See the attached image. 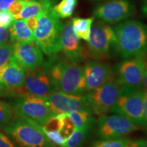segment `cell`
I'll return each instance as SVG.
<instances>
[{
	"mask_svg": "<svg viewBox=\"0 0 147 147\" xmlns=\"http://www.w3.org/2000/svg\"><path fill=\"white\" fill-rule=\"evenodd\" d=\"M12 106L4 101L0 100V128L4 127L13 119Z\"/></svg>",
	"mask_w": 147,
	"mask_h": 147,
	"instance_id": "obj_23",
	"label": "cell"
},
{
	"mask_svg": "<svg viewBox=\"0 0 147 147\" xmlns=\"http://www.w3.org/2000/svg\"><path fill=\"white\" fill-rule=\"evenodd\" d=\"M3 131L21 147H55L42 126L30 119L15 117L3 127Z\"/></svg>",
	"mask_w": 147,
	"mask_h": 147,
	"instance_id": "obj_4",
	"label": "cell"
},
{
	"mask_svg": "<svg viewBox=\"0 0 147 147\" xmlns=\"http://www.w3.org/2000/svg\"><path fill=\"white\" fill-rule=\"evenodd\" d=\"M135 12V6L129 0H112L97 5L93 15L106 24H115L131 17Z\"/></svg>",
	"mask_w": 147,
	"mask_h": 147,
	"instance_id": "obj_11",
	"label": "cell"
},
{
	"mask_svg": "<svg viewBox=\"0 0 147 147\" xmlns=\"http://www.w3.org/2000/svg\"><path fill=\"white\" fill-rule=\"evenodd\" d=\"M92 1H102V0H92Z\"/></svg>",
	"mask_w": 147,
	"mask_h": 147,
	"instance_id": "obj_37",
	"label": "cell"
},
{
	"mask_svg": "<svg viewBox=\"0 0 147 147\" xmlns=\"http://www.w3.org/2000/svg\"><path fill=\"white\" fill-rule=\"evenodd\" d=\"M58 91L49 68L45 62L36 68L26 70L23 86L18 89L15 94L18 95H34L46 97Z\"/></svg>",
	"mask_w": 147,
	"mask_h": 147,
	"instance_id": "obj_8",
	"label": "cell"
},
{
	"mask_svg": "<svg viewBox=\"0 0 147 147\" xmlns=\"http://www.w3.org/2000/svg\"><path fill=\"white\" fill-rule=\"evenodd\" d=\"M144 123L147 126V90H144Z\"/></svg>",
	"mask_w": 147,
	"mask_h": 147,
	"instance_id": "obj_33",
	"label": "cell"
},
{
	"mask_svg": "<svg viewBox=\"0 0 147 147\" xmlns=\"http://www.w3.org/2000/svg\"><path fill=\"white\" fill-rule=\"evenodd\" d=\"M121 88V86L115 79L84 95L93 113L103 116L110 112L117 102Z\"/></svg>",
	"mask_w": 147,
	"mask_h": 147,
	"instance_id": "obj_9",
	"label": "cell"
},
{
	"mask_svg": "<svg viewBox=\"0 0 147 147\" xmlns=\"http://www.w3.org/2000/svg\"><path fill=\"white\" fill-rule=\"evenodd\" d=\"M12 57L27 69L36 68L44 63L42 51L35 42H15Z\"/></svg>",
	"mask_w": 147,
	"mask_h": 147,
	"instance_id": "obj_17",
	"label": "cell"
},
{
	"mask_svg": "<svg viewBox=\"0 0 147 147\" xmlns=\"http://www.w3.org/2000/svg\"><path fill=\"white\" fill-rule=\"evenodd\" d=\"M39 24L34 32V42L48 56H53L61 51V35L63 24L53 10L46 9L38 16Z\"/></svg>",
	"mask_w": 147,
	"mask_h": 147,
	"instance_id": "obj_3",
	"label": "cell"
},
{
	"mask_svg": "<svg viewBox=\"0 0 147 147\" xmlns=\"http://www.w3.org/2000/svg\"><path fill=\"white\" fill-rule=\"evenodd\" d=\"M95 17L80 18L74 17L71 19L74 32L78 39L88 41L89 39L91 26Z\"/></svg>",
	"mask_w": 147,
	"mask_h": 147,
	"instance_id": "obj_19",
	"label": "cell"
},
{
	"mask_svg": "<svg viewBox=\"0 0 147 147\" xmlns=\"http://www.w3.org/2000/svg\"><path fill=\"white\" fill-rule=\"evenodd\" d=\"M27 1L28 0H16L10 5L8 10L13 14L14 18L23 10Z\"/></svg>",
	"mask_w": 147,
	"mask_h": 147,
	"instance_id": "obj_27",
	"label": "cell"
},
{
	"mask_svg": "<svg viewBox=\"0 0 147 147\" xmlns=\"http://www.w3.org/2000/svg\"><path fill=\"white\" fill-rule=\"evenodd\" d=\"M25 22L27 27H29L33 32L37 29V27H38V24H39V20H38V16H34V17H31L26 18Z\"/></svg>",
	"mask_w": 147,
	"mask_h": 147,
	"instance_id": "obj_29",
	"label": "cell"
},
{
	"mask_svg": "<svg viewBox=\"0 0 147 147\" xmlns=\"http://www.w3.org/2000/svg\"><path fill=\"white\" fill-rule=\"evenodd\" d=\"M9 32L7 29L0 27V46L5 45L8 41Z\"/></svg>",
	"mask_w": 147,
	"mask_h": 147,
	"instance_id": "obj_31",
	"label": "cell"
},
{
	"mask_svg": "<svg viewBox=\"0 0 147 147\" xmlns=\"http://www.w3.org/2000/svg\"><path fill=\"white\" fill-rule=\"evenodd\" d=\"M10 40L13 42H34V32L27 27L25 19H15L9 28Z\"/></svg>",
	"mask_w": 147,
	"mask_h": 147,
	"instance_id": "obj_18",
	"label": "cell"
},
{
	"mask_svg": "<svg viewBox=\"0 0 147 147\" xmlns=\"http://www.w3.org/2000/svg\"><path fill=\"white\" fill-rule=\"evenodd\" d=\"M144 90L122 86L117 102L110 112L125 117L138 126H145Z\"/></svg>",
	"mask_w": 147,
	"mask_h": 147,
	"instance_id": "obj_5",
	"label": "cell"
},
{
	"mask_svg": "<svg viewBox=\"0 0 147 147\" xmlns=\"http://www.w3.org/2000/svg\"><path fill=\"white\" fill-rule=\"evenodd\" d=\"M15 20L13 14L8 10H0V27L9 29L13 21Z\"/></svg>",
	"mask_w": 147,
	"mask_h": 147,
	"instance_id": "obj_26",
	"label": "cell"
},
{
	"mask_svg": "<svg viewBox=\"0 0 147 147\" xmlns=\"http://www.w3.org/2000/svg\"><path fill=\"white\" fill-rule=\"evenodd\" d=\"M142 12L147 16V0H143L142 3Z\"/></svg>",
	"mask_w": 147,
	"mask_h": 147,
	"instance_id": "obj_35",
	"label": "cell"
},
{
	"mask_svg": "<svg viewBox=\"0 0 147 147\" xmlns=\"http://www.w3.org/2000/svg\"><path fill=\"white\" fill-rule=\"evenodd\" d=\"M86 91L97 89L110 80H115V71L108 64L89 60L83 67Z\"/></svg>",
	"mask_w": 147,
	"mask_h": 147,
	"instance_id": "obj_16",
	"label": "cell"
},
{
	"mask_svg": "<svg viewBox=\"0 0 147 147\" xmlns=\"http://www.w3.org/2000/svg\"><path fill=\"white\" fill-rule=\"evenodd\" d=\"M78 0H61L53 6V10L60 18H67L72 15Z\"/></svg>",
	"mask_w": 147,
	"mask_h": 147,
	"instance_id": "obj_22",
	"label": "cell"
},
{
	"mask_svg": "<svg viewBox=\"0 0 147 147\" xmlns=\"http://www.w3.org/2000/svg\"><path fill=\"white\" fill-rule=\"evenodd\" d=\"M129 139L125 138H118L113 139H101L95 141L91 147H125Z\"/></svg>",
	"mask_w": 147,
	"mask_h": 147,
	"instance_id": "obj_24",
	"label": "cell"
},
{
	"mask_svg": "<svg viewBox=\"0 0 147 147\" xmlns=\"http://www.w3.org/2000/svg\"><path fill=\"white\" fill-rule=\"evenodd\" d=\"M131 121L119 115L101 116L97 134L100 139H113L123 137L139 129Z\"/></svg>",
	"mask_w": 147,
	"mask_h": 147,
	"instance_id": "obj_12",
	"label": "cell"
},
{
	"mask_svg": "<svg viewBox=\"0 0 147 147\" xmlns=\"http://www.w3.org/2000/svg\"><path fill=\"white\" fill-rule=\"evenodd\" d=\"M0 147H16L6 136L0 132Z\"/></svg>",
	"mask_w": 147,
	"mask_h": 147,
	"instance_id": "obj_30",
	"label": "cell"
},
{
	"mask_svg": "<svg viewBox=\"0 0 147 147\" xmlns=\"http://www.w3.org/2000/svg\"><path fill=\"white\" fill-rule=\"evenodd\" d=\"M3 95L2 92H1V91H0V96H1V95Z\"/></svg>",
	"mask_w": 147,
	"mask_h": 147,
	"instance_id": "obj_36",
	"label": "cell"
},
{
	"mask_svg": "<svg viewBox=\"0 0 147 147\" xmlns=\"http://www.w3.org/2000/svg\"><path fill=\"white\" fill-rule=\"evenodd\" d=\"M146 55L125 59L115 67V79L122 86L140 88L144 78Z\"/></svg>",
	"mask_w": 147,
	"mask_h": 147,
	"instance_id": "obj_10",
	"label": "cell"
},
{
	"mask_svg": "<svg viewBox=\"0 0 147 147\" xmlns=\"http://www.w3.org/2000/svg\"><path fill=\"white\" fill-rule=\"evenodd\" d=\"M61 51L66 58L76 64L81 63L88 56L80 39L74 32L71 20L66 21L63 26L61 35Z\"/></svg>",
	"mask_w": 147,
	"mask_h": 147,
	"instance_id": "obj_14",
	"label": "cell"
},
{
	"mask_svg": "<svg viewBox=\"0 0 147 147\" xmlns=\"http://www.w3.org/2000/svg\"><path fill=\"white\" fill-rule=\"evenodd\" d=\"M52 58L45 62L58 91L71 95H83L86 91L83 67L65 56Z\"/></svg>",
	"mask_w": 147,
	"mask_h": 147,
	"instance_id": "obj_2",
	"label": "cell"
},
{
	"mask_svg": "<svg viewBox=\"0 0 147 147\" xmlns=\"http://www.w3.org/2000/svg\"><path fill=\"white\" fill-rule=\"evenodd\" d=\"M115 39L113 28L101 21H95L92 25L89 39L87 41L88 56L95 61L109 57Z\"/></svg>",
	"mask_w": 147,
	"mask_h": 147,
	"instance_id": "obj_7",
	"label": "cell"
},
{
	"mask_svg": "<svg viewBox=\"0 0 147 147\" xmlns=\"http://www.w3.org/2000/svg\"><path fill=\"white\" fill-rule=\"evenodd\" d=\"M91 130L74 129L67 140L61 147H82L87 142Z\"/></svg>",
	"mask_w": 147,
	"mask_h": 147,
	"instance_id": "obj_21",
	"label": "cell"
},
{
	"mask_svg": "<svg viewBox=\"0 0 147 147\" xmlns=\"http://www.w3.org/2000/svg\"><path fill=\"white\" fill-rule=\"evenodd\" d=\"M26 76L25 67L12 57L0 68V91L3 94L14 93L23 86Z\"/></svg>",
	"mask_w": 147,
	"mask_h": 147,
	"instance_id": "obj_15",
	"label": "cell"
},
{
	"mask_svg": "<svg viewBox=\"0 0 147 147\" xmlns=\"http://www.w3.org/2000/svg\"><path fill=\"white\" fill-rule=\"evenodd\" d=\"M67 114L74 125L75 129L91 130L96 123L93 113L89 112L74 111Z\"/></svg>",
	"mask_w": 147,
	"mask_h": 147,
	"instance_id": "obj_20",
	"label": "cell"
},
{
	"mask_svg": "<svg viewBox=\"0 0 147 147\" xmlns=\"http://www.w3.org/2000/svg\"><path fill=\"white\" fill-rule=\"evenodd\" d=\"M45 97L51 110L56 114L69 113L74 111L93 113L83 95H71L56 91Z\"/></svg>",
	"mask_w": 147,
	"mask_h": 147,
	"instance_id": "obj_13",
	"label": "cell"
},
{
	"mask_svg": "<svg viewBox=\"0 0 147 147\" xmlns=\"http://www.w3.org/2000/svg\"><path fill=\"white\" fill-rule=\"evenodd\" d=\"M12 108L16 118L30 119L42 126L57 115L51 110L45 97L34 95H19L14 100Z\"/></svg>",
	"mask_w": 147,
	"mask_h": 147,
	"instance_id": "obj_6",
	"label": "cell"
},
{
	"mask_svg": "<svg viewBox=\"0 0 147 147\" xmlns=\"http://www.w3.org/2000/svg\"><path fill=\"white\" fill-rule=\"evenodd\" d=\"M115 39L113 51L117 57L127 59L146 55L147 25L136 20H127L113 28Z\"/></svg>",
	"mask_w": 147,
	"mask_h": 147,
	"instance_id": "obj_1",
	"label": "cell"
},
{
	"mask_svg": "<svg viewBox=\"0 0 147 147\" xmlns=\"http://www.w3.org/2000/svg\"><path fill=\"white\" fill-rule=\"evenodd\" d=\"M143 86L145 88V90H147V57L145 58V67H144V78H143Z\"/></svg>",
	"mask_w": 147,
	"mask_h": 147,
	"instance_id": "obj_34",
	"label": "cell"
},
{
	"mask_svg": "<svg viewBox=\"0 0 147 147\" xmlns=\"http://www.w3.org/2000/svg\"><path fill=\"white\" fill-rule=\"evenodd\" d=\"M125 147H147V140H131L129 139Z\"/></svg>",
	"mask_w": 147,
	"mask_h": 147,
	"instance_id": "obj_28",
	"label": "cell"
},
{
	"mask_svg": "<svg viewBox=\"0 0 147 147\" xmlns=\"http://www.w3.org/2000/svg\"><path fill=\"white\" fill-rule=\"evenodd\" d=\"M13 54V45L5 44L0 46V68L5 65Z\"/></svg>",
	"mask_w": 147,
	"mask_h": 147,
	"instance_id": "obj_25",
	"label": "cell"
},
{
	"mask_svg": "<svg viewBox=\"0 0 147 147\" xmlns=\"http://www.w3.org/2000/svg\"><path fill=\"white\" fill-rule=\"evenodd\" d=\"M16 0H0V10H8L10 5Z\"/></svg>",
	"mask_w": 147,
	"mask_h": 147,
	"instance_id": "obj_32",
	"label": "cell"
}]
</instances>
